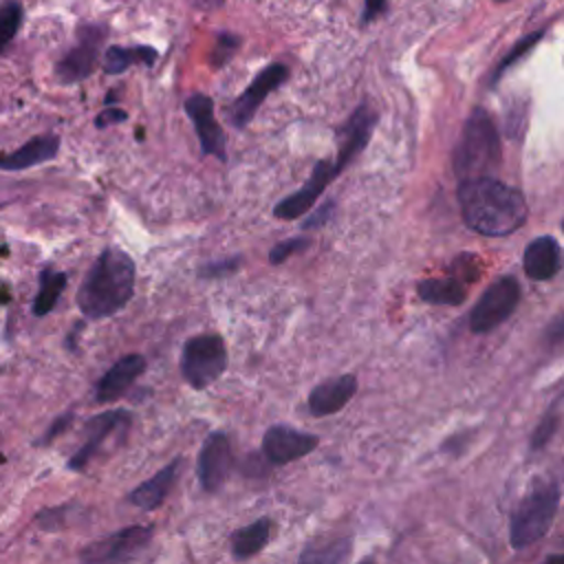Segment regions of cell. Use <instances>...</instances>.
Returning <instances> with one entry per match:
<instances>
[{
  "mask_svg": "<svg viewBox=\"0 0 564 564\" xmlns=\"http://www.w3.org/2000/svg\"><path fill=\"white\" fill-rule=\"evenodd\" d=\"M458 200L465 223L485 236H507L527 220L524 196L494 176L463 181Z\"/></svg>",
  "mask_w": 564,
  "mask_h": 564,
  "instance_id": "cell-1",
  "label": "cell"
},
{
  "mask_svg": "<svg viewBox=\"0 0 564 564\" xmlns=\"http://www.w3.org/2000/svg\"><path fill=\"white\" fill-rule=\"evenodd\" d=\"M134 293V262L117 249H104L77 291V306L88 319H104L121 311Z\"/></svg>",
  "mask_w": 564,
  "mask_h": 564,
  "instance_id": "cell-2",
  "label": "cell"
},
{
  "mask_svg": "<svg viewBox=\"0 0 564 564\" xmlns=\"http://www.w3.org/2000/svg\"><path fill=\"white\" fill-rule=\"evenodd\" d=\"M560 502V482L553 476H535L509 516V544L520 551L542 540L557 518Z\"/></svg>",
  "mask_w": 564,
  "mask_h": 564,
  "instance_id": "cell-3",
  "label": "cell"
},
{
  "mask_svg": "<svg viewBox=\"0 0 564 564\" xmlns=\"http://www.w3.org/2000/svg\"><path fill=\"white\" fill-rule=\"evenodd\" d=\"M500 165V139L496 126L485 108H476L456 143L454 172L458 181H471L491 176Z\"/></svg>",
  "mask_w": 564,
  "mask_h": 564,
  "instance_id": "cell-4",
  "label": "cell"
},
{
  "mask_svg": "<svg viewBox=\"0 0 564 564\" xmlns=\"http://www.w3.org/2000/svg\"><path fill=\"white\" fill-rule=\"evenodd\" d=\"M227 368V346L220 335L203 333L185 341L181 352L183 379L194 390H205L212 386Z\"/></svg>",
  "mask_w": 564,
  "mask_h": 564,
  "instance_id": "cell-5",
  "label": "cell"
},
{
  "mask_svg": "<svg viewBox=\"0 0 564 564\" xmlns=\"http://www.w3.org/2000/svg\"><path fill=\"white\" fill-rule=\"evenodd\" d=\"M152 527L130 524L110 535H104L79 551L82 564H130L152 540Z\"/></svg>",
  "mask_w": 564,
  "mask_h": 564,
  "instance_id": "cell-6",
  "label": "cell"
},
{
  "mask_svg": "<svg viewBox=\"0 0 564 564\" xmlns=\"http://www.w3.org/2000/svg\"><path fill=\"white\" fill-rule=\"evenodd\" d=\"M520 302V284L513 275H502L478 297L469 313L471 333H489L511 317Z\"/></svg>",
  "mask_w": 564,
  "mask_h": 564,
  "instance_id": "cell-7",
  "label": "cell"
},
{
  "mask_svg": "<svg viewBox=\"0 0 564 564\" xmlns=\"http://www.w3.org/2000/svg\"><path fill=\"white\" fill-rule=\"evenodd\" d=\"M106 29L99 24H84L77 31V42L55 64V77L64 84L79 82L95 70Z\"/></svg>",
  "mask_w": 564,
  "mask_h": 564,
  "instance_id": "cell-8",
  "label": "cell"
},
{
  "mask_svg": "<svg viewBox=\"0 0 564 564\" xmlns=\"http://www.w3.org/2000/svg\"><path fill=\"white\" fill-rule=\"evenodd\" d=\"M132 423V414L128 410H106L101 414H95L84 425V443L79 449L68 458V467L75 471H82L104 447V443L117 434L126 432Z\"/></svg>",
  "mask_w": 564,
  "mask_h": 564,
  "instance_id": "cell-9",
  "label": "cell"
},
{
  "mask_svg": "<svg viewBox=\"0 0 564 564\" xmlns=\"http://www.w3.org/2000/svg\"><path fill=\"white\" fill-rule=\"evenodd\" d=\"M319 445V438L315 434L295 430L284 423H275L267 427L262 434V456L269 465H289L293 460L304 458Z\"/></svg>",
  "mask_w": 564,
  "mask_h": 564,
  "instance_id": "cell-10",
  "label": "cell"
},
{
  "mask_svg": "<svg viewBox=\"0 0 564 564\" xmlns=\"http://www.w3.org/2000/svg\"><path fill=\"white\" fill-rule=\"evenodd\" d=\"M231 471V443L223 430L209 432L196 463V476L207 494H218Z\"/></svg>",
  "mask_w": 564,
  "mask_h": 564,
  "instance_id": "cell-11",
  "label": "cell"
},
{
  "mask_svg": "<svg viewBox=\"0 0 564 564\" xmlns=\"http://www.w3.org/2000/svg\"><path fill=\"white\" fill-rule=\"evenodd\" d=\"M289 77V68L284 64H271L264 70L256 75V79L249 84V88L227 108V115L236 128H245L251 123L256 110L264 101V97L282 86Z\"/></svg>",
  "mask_w": 564,
  "mask_h": 564,
  "instance_id": "cell-12",
  "label": "cell"
},
{
  "mask_svg": "<svg viewBox=\"0 0 564 564\" xmlns=\"http://www.w3.org/2000/svg\"><path fill=\"white\" fill-rule=\"evenodd\" d=\"M341 172V167L335 163V161H319L315 167H313V174L308 176L306 185L300 187L295 194L282 198L273 214L275 218H282V220H293L297 216H302L304 212H308L315 203H317V196L326 189V185Z\"/></svg>",
  "mask_w": 564,
  "mask_h": 564,
  "instance_id": "cell-13",
  "label": "cell"
},
{
  "mask_svg": "<svg viewBox=\"0 0 564 564\" xmlns=\"http://www.w3.org/2000/svg\"><path fill=\"white\" fill-rule=\"evenodd\" d=\"M185 110H187L192 123L196 126L203 152L205 154H214L220 161H225L227 159L225 134H223V128L218 126V121L214 119V101H212V97H207L203 93H196V95L187 97Z\"/></svg>",
  "mask_w": 564,
  "mask_h": 564,
  "instance_id": "cell-14",
  "label": "cell"
},
{
  "mask_svg": "<svg viewBox=\"0 0 564 564\" xmlns=\"http://www.w3.org/2000/svg\"><path fill=\"white\" fill-rule=\"evenodd\" d=\"M143 370H145V359L141 355L132 352V355L121 357L97 381L95 399L99 403H112V401L121 399L128 392V388L143 375Z\"/></svg>",
  "mask_w": 564,
  "mask_h": 564,
  "instance_id": "cell-15",
  "label": "cell"
},
{
  "mask_svg": "<svg viewBox=\"0 0 564 564\" xmlns=\"http://www.w3.org/2000/svg\"><path fill=\"white\" fill-rule=\"evenodd\" d=\"M355 392H357V377L350 372L326 379L311 390L306 401L308 412L313 416H330L344 410L346 403L355 397Z\"/></svg>",
  "mask_w": 564,
  "mask_h": 564,
  "instance_id": "cell-16",
  "label": "cell"
},
{
  "mask_svg": "<svg viewBox=\"0 0 564 564\" xmlns=\"http://www.w3.org/2000/svg\"><path fill=\"white\" fill-rule=\"evenodd\" d=\"M375 123H377V112L364 104L352 112V117L339 130V152H337L335 163L341 170L366 148Z\"/></svg>",
  "mask_w": 564,
  "mask_h": 564,
  "instance_id": "cell-17",
  "label": "cell"
},
{
  "mask_svg": "<svg viewBox=\"0 0 564 564\" xmlns=\"http://www.w3.org/2000/svg\"><path fill=\"white\" fill-rule=\"evenodd\" d=\"M178 471H181V458L170 460L163 469H159L152 478L143 480L141 485H137L130 494H128V502L143 509V511H154L159 509L165 498L170 496V491L174 489L176 480H178Z\"/></svg>",
  "mask_w": 564,
  "mask_h": 564,
  "instance_id": "cell-18",
  "label": "cell"
},
{
  "mask_svg": "<svg viewBox=\"0 0 564 564\" xmlns=\"http://www.w3.org/2000/svg\"><path fill=\"white\" fill-rule=\"evenodd\" d=\"M59 152V137L57 134H37L15 148L9 154L0 156V170L4 172H20L29 170L42 163H48L57 156Z\"/></svg>",
  "mask_w": 564,
  "mask_h": 564,
  "instance_id": "cell-19",
  "label": "cell"
},
{
  "mask_svg": "<svg viewBox=\"0 0 564 564\" xmlns=\"http://www.w3.org/2000/svg\"><path fill=\"white\" fill-rule=\"evenodd\" d=\"M522 267L524 273L535 282L555 278L562 267V251L557 240L551 236H538L535 240H531L524 249Z\"/></svg>",
  "mask_w": 564,
  "mask_h": 564,
  "instance_id": "cell-20",
  "label": "cell"
},
{
  "mask_svg": "<svg viewBox=\"0 0 564 564\" xmlns=\"http://www.w3.org/2000/svg\"><path fill=\"white\" fill-rule=\"evenodd\" d=\"M271 529H273V520L269 516H262V518L236 529L229 538L231 555L236 560H249V557L258 555L269 544Z\"/></svg>",
  "mask_w": 564,
  "mask_h": 564,
  "instance_id": "cell-21",
  "label": "cell"
},
{
  "mask_svg": "<svg viewBox=\"0 0 564 564\" xmlns=\"http://www.w3.org/2000/svg\"><path fill=\"white\" fill-rule=\"evenodd\" d=\"M350 549H352L350 535L317 538L302 549L297 564H344L350 555Z\"/></svg>",
  "mask_w": 564,
  "mask_h": 564,
  "instance_id": "cell-22",
  "label": "cell"
},
{
  "mask_svg": "<svg viewBox=\"0 0 564 564\" xmlns=\"http://www.w3.org/2000/svg\"><path fill=\"white\" fill-rule=\"evenodd\" d=\"M416 291H419V297L423 302H427V304H443V306H458L467 297L465 284L456 275L423 280V282H419Z\"/></svg>",
  "mask_w": 564,
  "mask_h": 564,
  "instance_id": "cell-23",
  "label": "cell"
},
{
  "mask_svg": "<svg viewBox=\"0 0 564 564\" xmlns=\"http://www.w3.org/2000/svg\"><path fill=\"white\" fill-rule=\"evenodd\" d=\"M64 286H66V273L64 271H55L51 267L42 269L40 286H37L35 300H33V315H37V317L48 315L55 308Z\"/></svg>",
  "mask_w": 564,
  "mask_h": 564,
  "instance_id": "cell-24",
  "label": "cell"
},
{
  "mask_svg": "<svg viewBox=\"0 0 564 564\" xmlns=\"http://www.w3.org/2000/svg\"><path fill=\"white\" fill-rule=\"evenodd\" d=\"M156 51L150 46H134V48H123V46H110L104 55V70L108 75H119L126 68H130L134 62L143 64H154Z\"/></svg>",
  "mask_w": 564,
  "mask_h": 564,
  "instance_id": "cell-25",
  "label": "cell"
},
{
  "mask_svg": "<svg viewBox=\"0 0 564 564\" xmlns=\"http://www.w3.org/2000/svg\"><path fill=\"white\" fill-rule=\"evenodd\" d=\"M557 427H560V397L549 405V410L542 414L540 423L535 425V430L529 438V449L531 452L544 449L551 443V438L555 436Z\"/></svg>",
  "mask_w": 564,
  "mask_h": 564,
  "instance_id": "cell-26",
  "label": "cell"
},
{
  "mask_svg": "<svg viewBox=\"0 0 564 564\" xmlns=\"http://www.w3.org/2000/svg\"><path fill=\"white\" fill-rule=\"evenodd\" d=\"M22 18H24V9L18 0H4L0 4V55L7 51V46L20 31Z\"/></svg>",
  "mask_w": 564,
  "mask_h": 564,
  "instance_id": "cell-27",
  "label": "cell"
},
{
  "mask_svg": "<svg viewBox=\"0 0 564 564\" xmlns=\"http://www.w3.org/2000/svg\"><path fill=\"white\" fill-rule=\"evenodd\" d=\"M542 35H544V31L540 29V31H535V33H529V35H524L505 57H502V62L496 66V70H494V75H491V84H496L498 79H500V75L511 66V64H516L524 53H529L540 40H542Z\"/></svg>",
  "mask_w": 564,
  "mask_h": 564,
  "instance_id": "cell-28",
  "label": "cell"
},
{
  "mask_svg": "<svg viewBox=\"0 0 564 564\" xmlns=\"http://www.w3.org/2000/svg\"><path fill=\"white\" fill-rule=\"evenodd\" d=\"M306 247H308V240H306V238H291V240H284V242H280V245H275V247L271 249L269 260H271V264H280V262H284L289 256H293L295 251H302V249H306Z\"/></svg>",
  "mask_w": 564,
  "mask_h": 564,
  "instance_id": "cell-29",
  "label": "cell"
},
{
  "mask_svg": "<svg viewBox=\"0 0 564 564\" xmlns=\"http://www.w3.org/2000/svg\"><path fill=\"white\" fill-rule=\"evenodd\" d=\"M236 48H238V37H234V35H229V33L220 35L218 42H216V46H214V53H212L214 66L218 68V66H223L225 62H229V57L234 55Z\"/></svg>",
  "mask_w": 564,
  "mask_h": 564,
  "instance_id": "cell-30",
  "label": "cell"
},
{
  "mask_svg": "<svg viewBox=\"0 0 564 564\" xmlns=\"http://www.w3.org/2000/svg\"><path fill=\"white\" fill-rule=\"evenodd\" d=\"M126 117H128V115H126L123 110H119V108H108V110H104V112L97 115L95 126H97V128H108V126H112V123L126 121Z\"/></svg>",
  "mask_w": 564,
  "mask_h": 564,
  "instance_id": "cell-31",
  "label": "cell"
},
{
  "mask_svg": "<svg viewBox=\"0 0 564 564\" xmlns=\"http://www.w3.org/2000/svg\"><path fill=\"white\" fill-rule=\"evenodd\" d=\"M386 9V0H366L364 2V22L375 20Z\"/></svg>",
  "mask_w": 564,
  "mask_h": 564,
  "instance_id": "cell-32",
  "label": "cell"
},
{
  "mask_svg": "<svg viewBox=\"0 0 564 564\" xmlns=\"http://www.w3.org/2000/svg\"><path fill=\"white\" fill-rule=\"evenodd\" d=\"M330 209H333V203H330V200H328V203H326V205H324V207H322V209H319V212H317V214H313V216H311V218H308V223H304V227H306V229H313V227H317V225H322V223H319V218H324V216H328V214H330Z\"/></svg>",
  "mask_w": 564,
  "mask_h": 564,
  "instance_id": "cell-33",
  "label": "cell"
},
{
  "mask_svg": "<svg viewBox=\"0 0 564 564\" xmlns=\"http://www.w3.org/2000/svg\"><path fill=\"white\" fill-rule=\"evenodd\" d=\"M223 2H225V0H189V4H192L194 9H198V11H214V9H218Z\"/></svg>",
  "mask_w": 564,
  "mask_h": 564,
  "instance_id": "cell-34",
  "label": "cell"
},
{
  "mask_svg": "<svg viewBox=\"0 0 564 564\" xmlns=\"http://www.w3.org/2000/svg\"><path fill=\"white\" fill-rule=\"evenodd\" d=\"M236 264H238V260H236V262L225 260L223 264H209V267L203 269V275H216V271H225V273H227V271H231Z\"/></svg>",
  "mask_w": 564,
  "mask_h": 564,
  "instance_id": "cell-35",
  "label": "cell"
},
{
  "mask_svg": "<svg viewBox=\"0 0 564 564\" xmlns=\"http://www.w3.org/2000/svg\"><path fill=\"white\" fill-rule=\"evenodd\" d=\"M542 564H564V557L560 553H553V555H546L542 560Z\"/></svg>",
  "mask_w": 564,
  "mask_h": 564,
  "instance_id": "cell-36",
  "label": "cell"
},
{
  "mask_svg": "<svg viewBox=\"0 0 564 564\" xmlns=\"http://www.w3.org/2000/svg\"><path fill=\"white\" fill-rule=\"evenodd\" d=\"M357 564H375V557H361Z\"/></svg>",
  "mask_w": 564,
  "mask_h": 564,
  "instance_id": "cell-37",
  "label": "cell"
},
{
  "mask_svg": "<svg viewBox=\"0 0 564 564\" xmlns=\"http://www.w3.org/2000/svg\"><path fill=\"white\" fill-rule=\"evenodd\" d=\"M498 2H502V0H498Z\"/></svg>",
  "mask_w": 564,
  "mask_h": 564,
  "instance_id": "cell-38",
  "label": "cell"
}]
</instances>
